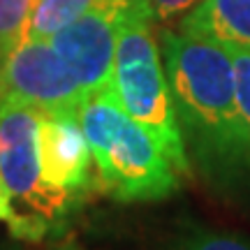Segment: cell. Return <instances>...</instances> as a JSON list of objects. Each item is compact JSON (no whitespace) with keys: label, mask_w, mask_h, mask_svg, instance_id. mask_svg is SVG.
<instances>
[{"label":"cell","mask_w":250,"mask_h":250,"mask_svg":"<svg viewBox=\"0 0 250 250\" xmlns=\"http://www.w3.org/2000/svg\"><path fill=\"white\" fill-rule=\"evenodd\" d=\"M151 21L153 17L146 0H127L118 26L111 95L127 116L148 127L160 139L176 171L186 174L190 158L169 81L153 40Z\"/></svg>","instance_id":"3957f363"},{"label":"cell","mask_w":250,"mask_h":250,"mask_svg":"<svg viewBox=\"0 0 250 250\" xmlns=\"http://www.w3.org/2000/svg\"><path fill=\"white\" fill-rule=\"evenodd\" d=\"M125 5L127 0H100L93 9L51 37L54 49L88 98L111 90L118 26Z\"/></svg>","instance_id":"8992f818"},{"label":"cell","mask_w":250,"mask_h":250,"mask_svg":"<svg viewBox=\"0 0 250 250\" xmlns=\"http://www.w3.org/2000/svg\"><path fill=\"white\" fill-rule=\"evenodd\" d=\"M33 0H0V65L26 37Z\"/></svg>","instance_id":"30bf717a"},{"label":"cell","mask_w":250,"mask_h":250,"mask_svg":"<svg viewBox=\"0 0 250 250\" xmlns=\"http://www.w3.org/2000/svg\"><path fill=\"white\" fill-rule=\"evenodd\" d=\"M79 121L102 192L116 202H151L176 190L179 171L162 142L125 114L111 90L86 98L79 107Z\"/></svg>","instance_id":"7a4b0ae2"},{"label":"cell","mask_w":250,"mask_h":250,"mask_svg":"<svg viewBox=\"0 0 250 250\" xmlns=\"http://www.w3.org/2000/svg\"><path fill=\"white\" fill-rule=\"evenodd\" d=\"M90 155L79 111H40L37 158L46 188L74 199L88 183Z\"/></svg>","instance_id":"52a82bcc"},{"label":"cell","mask_w":250,"mask_h":250,"mask_svg":"<svg viewBox=\"0 0 250 250\" xmlns=\"http://www.w3.org/2000/svg\"><path fill=\"white\" fill-rule=\"evenodd\" d=\"M202 0H146V5L151 9V17L155 21L169 23V21H179L186 14L199 5Z\"/></svg>","instance_id":"4fadbf2b"},{"label":"cell","mask_w":250,"mask_h":250,"mask_svg":"<svg viewBox=\"0 0 250 250\" xmlns=\"http://www.w3.org/2000/svg\"><path fill=\"white\" fill-rule=\"evenodd\" d=\"M225 46V44H223ZM227 54L234 65V83H236V102L250 137V46L227 44Z\"/></svg>","instance_id":"7c38bea8"},{"label":"cell","mask_w":250,"mask_h":250,"mask_svg":"<svg viewBox=\"0 0 250 250\" xmlns=\"http://www.w3.org/2000/svg\"><path fill=\"white\" fill-rule=\"evenodd\" d=\"M100 0H33L30 2V17H28L26 37H51L77 21L81 14L93 9Z\"/></svg>","instance_id":"9c48e42d"},{"label":"cell","mask_w":250,"mask_h":250,"mask_svg":"<svg viewBox=\"0 0 250 250\" xmlns=\"http://www.w3.org/2000/svg\"><path fill=\"white\" fill-rule=\"evenodd\" d=\"M40 111L17 98L0 95V174L14 202L9 232L21 241H42L65 218L70 197L44 186L37 158Z\"/></svg>","instance_id":"277c9868"},{"label":"cell","mask_w":250,"mask_h":250,"mask_svg":"<svg viewBox=\"0 0 250 250\" xmlns=\"http://www.w3.org/2000/svg\"><path fill=\"white\" fill-rule=\"evenodd\" d=\"M169 250H250V236L197 227L176 239Z\"/></svg>","instance_id":"8fae6325"},{"label":"cell","mask_w":250,"mask_h":250,"mask_svg":"<svg viewBox=\"0 0 250 250\" xmlns=\"http://www.w3.org/2000/svg\"><path fill=\"white\" fill-rule=\"evenodd\" d=\"M0 95L17 98L37 111H79L88 98L51 40L42 37H23L0 65Z\"/></svg>","instance_id":"5b68a950"},{"label":"cell","mask_w":250,"mask_h":250,"mask_svg":"<svg viewBox=\"0 0 250 250\" xmlns=\"http://www.w3.org/2000/svg\"><path fill=\"white\" fill-rule=\"evenodd\" d=\"M169 81L186 151L223 188L250 179V137L236 102L234 65L220 42L190 33L162 35Z\"/></svg>","instance_id":"6da1fadb"},{"label":"cell","mask_w":250,"mask_h":250,"mask_svg":"<svg viewBox=\"0 0 250 250\" xmlns=\"http://www.w3.org/2000/svg\"><path fill=\"white\" fill-rule=\"evenodd\" d=\"M181 30L225 46H250V0H202L181 19Z\"/></svg>","instance_id":"ba28073f"},{"label":"cell","mask_w":250,"mask_h":250,"mask_svg":"<svg viewBox=\"0 0 250 250\" xmlns=\"http://www.w3.org/2000/svg\"><path fill=\"white\" fill-rule=\"evenodd\" d=\"M14 218V202H12V192H9L7 183L0 174V223H7Z\"/></svg>","instance_id":"5bb4252c"}]
</instances>
